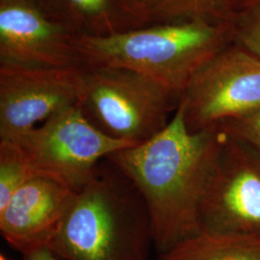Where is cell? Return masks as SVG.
Returning <instances> with one entry per match:
<instances>
[{
  "instance_id": "e0dca14e",
  "label": "cell",
  "mask_w": 260,
  "mask_h": 260,
  "mask_svg": "<svg viewBox=\"0 0 260 260\" xmlns=\"http://www.w3.org/2000/svg\"><path fill=\"white\" fill-rule=\"evenodd\" d=\"M145 25H149V8L150 0H126Z\"/></svg>"
},
{
  "instance_id": "7a4b0ae2",
  "label": "cell",
  "mask_w": 260,
  "mask_h": 260,
  "mask_svg": "<svg viewBox=\"0 0 260 260\" xmlns=\"http://www.w3.org/2000/svg\"><path fill=\"white\" fill-rule=\"evenodd\" d=\"M151 247L146 204L109 159L77 191L47 246L63 260H149Z\"/></svg>"
},
{
  "instance_id": "30bf717a",
  "label": "cell",
  "mask_w": 260,
  "mask_h": 260,
  "mask_svg": "<svg viewBox=\"0 0 260 260\" xmlns=\"http://www.w3.org/2000/svg\"><path fill=\"white\" fill-rule=\"evenodd\" d=\"M77 191L55 179L34 176L0 208V232L23 254L47 247Z\"/></svg>"
},
{
  "instance_id": "9c48e42d",
  "label": "cell",
  "mask_w": 260,
  "mask_h": 260,
  "mask_svg": "<svg viewBox=\"0 0 260 260\" xmlns=\"http://www.w3.org/2000/svg\"><path fill=\"white\" fill-rule=\"evenodd\" d=\"M75 39L50 19L36 0H0V63L84 67Z\"/></svg>"
},
{
  "instance_id": "ffe728a7",
  "label": "cell",
  "mask_w": 260,
  "mask_h": 260,
  "mask_svg": "<svg viewBox=\"0 0 260 260\" xmlns=\"http://www.w3.org/2000/svg\"><path fill=\"white\" fill-rule=\"evenodd\" d=\"M0 260H9V259H8V258H7V257H6V256H5V255H4V254H2V253H1V254H0Z\"/></svg>"
},
{
  "instance_id": "d6986e66",
  "label": "cell",
  "mask_w": 260,
  "mask_h": 260,
  "mask_svg": "<svg viewBox=\"0 0 260 260\" xmlns=\"http://www.w3.org/2000/svg\"><path fill=\"white\" fill-rule=\"evenodd\" d=\"M252 1H254V0H243V3H244V5L246 6V5H248V4H250L251 2Z\"/></svg>"
},
{
  "instance_id": "52a82bcc",
  "label": "cell",
  "mask_w": 260,
  "mask_h": 260,
  "mask_svg": "<svg viewBox=\"0 0 260 260\" xmlns=\"http://www.w3.org/2000/svg\"><path fill=\"white\" fill-rule=\"evenodd\" d=\"M83 71L0 63V139H15L77 105Z\"/></svg>"
},
{
  "instance_id": "3957f363",
  "label": "cell",
  "mask_w": 260,
  "mask_h": 260,
  "mask_svg": "<svg viewBox=\"0 0 260 260\" xmlns=\"http://www.w3.org/2000/svg\"><path fill=\"white\" fill-rule=\"evenodd\" d=\"M231 25L204 21L149 24L103 37L76 36L84 67L128 69L177 98L193 76L226 47Z\"/></svg>"
},
{
  "instance_id": "ba28073f",
  "label": "cell",
  "mask_w": 260,
  "mask_h": 260,
  "mask_svg": "<svg viewBox=\"0 0 260 260\" xmlns=\"http://www.w3.org/2000/svg\"><path fill=\"white\" fill-rule=\"evenodd\" d=\"M220 130L222 146L204 203L202 232L260 236V154Z\"/></svg>"
},
{
  "instance_id": "7c38bea8",
  "label": "cell",
  "mask_w": 260,
  "mask_h": 260,
  "mask_svg": "<svg viewBox=\"0 0 260 260\" xmlns=\"http://www.w3.org/2000/svg\"><path fill=\"white\" fill-rule=\"evenodd\" d=\"M156 260H260V236L201 232Z\"/></svg>"
},
{
  "instance_id": "9a60e30c",
  "label": "cell",
  "mask_w": 260,
  "mask_h": 260,
  "mask_svg": "<svg viewBox=\"0 0 260 260\" xmlns=\"http://www.w3.org/2000/svg\"><path fill=\"white\" fill-rule=\"evenodd\" d=\"M245 7L237 21L232 22V32L244 50L260 59V0Z\"/></svg>"
},
{
  "instance_id": "6da1fadb",
  "label": "cell",
  "mask_w": 260,
  "mask_h": 260,
  "mask_svg": "<svg viewBox=\"0 0 260 260\" xmlns=\"http://www.w3.org/2000/svg\"><path fill=\"white\" fill-rule=\"evenodd\" d=\"M222 140L217 126L191 132L178 105L156 136L107 158L143 198L157 254L202 232L203 207Z\"/></svg>"
},
{
  "instance_id": "8fae6325",
  "label": "cell",
  "mask_w": 260,
  "mask_h": 260,
  "mask_svg": "<svg viewBox=\"0 0 260 260\" xmlns=\"http://www.w3.org/2000/svg\"><path fill=\"white\" fill-rule=\"evenodd\" d=\"M75 36L103 37L146 26L126 0H36Z\"/></svg>"
},
{
  "instance_id": "8992f818",
  "label": "cell",
  "mask_w": 260,
  "mask_h": 260,
  "mask_svg": "<svg viewBox=\"0 0 260 260\" xmlns=\"http://www.w3.org/2000/svg\"><path fill=\"white\" fill-rule=\"evenodd\" d=\"M178 105L191 132L215 127L260 107V59L224 47L186 86Z\"/></svg>"
},
{
  "instance_id": "4fadbf2b",
  "label": "cell",
  "mask_w": 260,
  "mask_h": 260,
  "mask_svg": "<svg viewBox=\"0 0 260 260\" xmlns=\"http://www.w3.org/2000/svg\"><path fill=\"white\" fill-rule=\"evenodd\" d=\"M238 0H150L149 24L204 21L232 25Z\"/></svg>"
},
{
  "instance_id": "5b68a950",
  "label": "cell",
  "mask_w": 260,
  "mask_h": 260,
  "mask_svg": "<svg viewBox=\"0 0 260 260\" xmlns=\"http://www.w3.org/2000/svg\"><path fill=\"white\" fill-rule=\"evenodd\" d=\"M12 141L23 150L36 176L55 179L75 191L89 181L103 160L133 147L95 128L78 104Z\"/></svg>"
},
{
  "instance_id": "2e32d148",
  "label": "cell",
  "mask_w": 260,
  "mask_h": 260,
  "mask_svg": "<svg viewBox=\"0 0 260 260\" xmlns=\"http://www.w3.org/2000/svg\"><path fill=\"white\" fill-rule=\"evenodd\" d=\"M217 126L229 136L249 145L260 154V107Z\"/></svg>"
},
{
  "instance_id": "ac0fdd59",
  "label": "cell",
  "mask_w": 260,
  "mask_h": 260,
  "mask_svg": "<svg viewBox=\"0 0 260 260\" xmlns=\"http://www.w3.org/2000/svg\"><path fill=\"white\" fill-rule=\"evenodd\" d=\"M23 260H63L47 247L39 248L23 254Z\"/></svg>"
},
{
  "instance_id": "277c9868",
  "label": "cell",
  "mask_w": 260,
  "mask_h": 260,
  "mask_svg": "<svg viewBox=\"0 0 260 260\" xmlns=\"http://www.w3.org/2000/svg\"><path fill=\"white\" fill-rule=\"evenodd\" d=\"M179 98L147 75L123 68L84 67L78 107L112 139L137 146L172 120Z\"/></svg>"
},
{
  "instance_id": "5bb4252c",
  "label": "cell",
  "mask_w": 260,
  "mask_h": 260,
  "mask_svg": "<svg viewBox=\"0 0 260 260\" xmlns=\"http://www.w3.org/2000/svg\"><path fill=\"white\" fill-rule=\"evenodd\" d=\"M34 176L19 145L12 140L0 139V208Z\"/></svg>"
}]
</instances>
